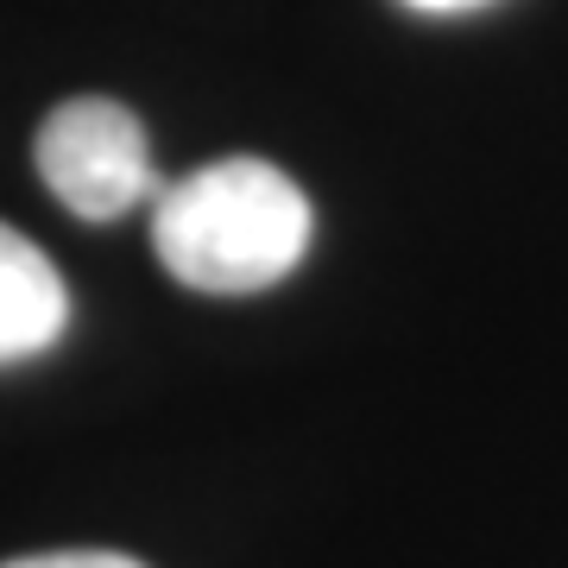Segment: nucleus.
I'll use <instances>...</instances> for the list:
<instances>
[{
	"mask_svg": "<svg viewBox=\"0 0 568 568\" xmlns=\"http://www.w3.org/2000/svg\"><path fill=\"white\" fill-rule=\"evenodd\" d=\"M310 196L265 159H222L178 178L152 209V253L190 291L246 297L310 253Z\"/></svg>",
	"mask_w": 568,
	"mask_h": 568,
	"instance_id": "nucleus-1",
	"label": "nucleus"
},
{
	"mask_svg": "<svg viewBox=\"0 0 568 568\" xmlns=\"http://www.w3.org/2000/svg\"><path fill=\"white\" fill-rule=\"evenodd\" d=\"M32 159H39L44 190L82 222H114L152 196L145 126L133 108L108 102V95H77V102L51 108Z\"/></svg>",
	"mask_w": 568,
	"mask_h": 568,
	"instance_id": "nucleus-2",
	"label": "nucleus"
},
{
	"mask_svg": "<svg viewBox=\"0 0 568 568\" xmlns=\"http://www.w3.org/2000/svg\"><path fill=\"white\" fill-rule=\"evenodd\" d=\"M410 13H474V7H493V0H405Z\"/></svg>",
	"mask_w": 568,
	"mask_h": 568,
	"instance_id": "nucleus-5",
	"label": "nucleus"
},
{
	"mask_svg": "<svg viewBox=\"0 0 568 568\" xmlns=\"http://www.w3.org/2000/svg\"><path fill=\"white\" fill-rule=\"evenodd\" d=\"M0 568H145L121 549H51V556H20V562H0Z\"/></svg>",
	"mask_w": 568,
	"mask_h": 568,
	"instance_id": "nucleus-4",
	"label": "nucleus"
},
{
	"mask_svg": "<svg viewBox=\"0 0 568 568\" xmlns=\"http://www.w3.org/2000/svg\"><path fill=\"white\" fill-rule=\"evenodd\" d=\"M70 323V291L39 246L0 222V366L32 361Z\"/></svg>",
	"mask_w": 568,
	"mask_h": 568,
	"instance_id": "nucleus-3",
	"label": "nucleus"
}]
</instances>
